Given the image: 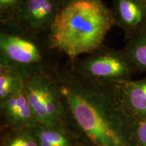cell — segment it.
I'll return each mask as SVG.
<instances>
[{"label": "cell", "mask_w": 146, "mask_h": 146, "mask_svg": "<svg viewBox=\"0 0 146 146\" xmlns=\"http://www.w3.org/2000/svg\"><path fill=\"white\" fill-rule=\"evenodd\" d=\"M123 50L137 72H146V29L128 39Z\"/></svg>", "instance_id": "10"}, {"label": "cell", "mask_w": 146, "mask_h": 146, "mask_svg": "<svg viewBox=\"0 0 146 146\" xmlns=\"http://www.w3.org/2000/svg\"><path fill=\"white\" fill-rule=\"evenodd\" d=\"M1 113L8 125L17 129H32L39 124L25 93L24 86L0 101Z\"/></svg>", "instance_id": "9"}, {"label": "cell", "mask_w": 146, "mask_h": 146, "mask_svg": "<svg viewBox=\"0 0 146 146\" xmlns=\"http://www.w3.org/2000/svg\"><path fill=\"white\" fill-rule=\"evenodd\" d=\"M120 110L130 119L146 117V78L113 84Z\"/></svg>", "instance_id": "7"}, {"label": "cell", "mask_w": 146, "mask_h": 146, "mask_svg": "<svg viewBox=\"0 0 146 146\" xmlns=\"http://www.w3.org/2000/svg\"><path fill=\"white\" fill-rule=\"evenodd\" d=\"M114 25L112 10L102 0H73L60 9L47 40L53 50L74 60L102 46Z\"/></svg>", "instance_id": "2"}, {"label": "cell", "mask_w": 146, "mask_h": 146, "mask_svg": "<svg viewBox=\"0 0 146 146\" xmlns=\"http://www.w3.org/2000/svg\"><path fill=\"white\" fill-rule=\"evenodd\" d=\"M61 8L60 0H23L16 22L32 33L47 36Z\"/></svg>", "instance_id": "6"}, {"label": "cell", "mask_w": 146, "mask_h": 146, "mask_svg": "<svg viewBox=\"0 0 146 146\" xmlns=\"http://www.w3.org/2000/svg\"><path fill=\"white\" fill-rule=\"evenodd\" d=\"M52 74L65 106L96 146H125L120 127L130 120L118 106L113 85L86 79L70 67L56 65Z\"/></svg>", "instance_id": "1"}, {"label": "cell", "mask_w": 146, "mask_h": 146, "mask_svg": "<svg viewBox=\"0 0 146 146\" xmlns=\"http://www.w3.org/2000/svg\"><path fill=\"white\" fill-rule=\"evenodd\" d=\"M69 66L80 76L97 84L111 85L129 81L137 71L123 50L103 45L85 58L70 60Z\"/></svg>", "instance_id": "4"}, {"label": "cell", "mask_w": 146, "mask_h": 146, "mask_svg": "<svg viewBox=\"0 0 146 146\" xmlns=\"http://www.w3.org/2000/svg\"><path fill=\"white\" fill-rule=\"evenodd\" d=\"M115 25L128 40L146 29V3L140 0H113Z\"/></svg>", "instance_id": "8"}, {"label": "cell", "mask_w": 146, "mask_h": 146, "mask_svg": "<svg viewBox=\"0 0 146 146\" xmlns=\"http://www.w3.org/2000/svg\"><path fill=\"white\" fill-rule=\"evenodd\" d=\"M47 36L28 31L17 22L1 24L0 62L16 68L23 76L33 73H50L56 64L50 60Z\"/></svg>", "instance_id": "3"}, {"label": "cell", "mask_w": 146, "mask_h": 146, "mask_svg": "<svg viewBox=\"0 0 146 146\" xmlns=\"http://www.w3.org/2000/svg\"><path fill=\"white\" fill-rule=\"evenodd\" d=\"M137 123L138 139L142 146H146V117L134 119Z\"/></svg>", "instance_id": "15"}, {"label": "cell", "mask_w": 146, "mask_h": 146, "mask_svg": "<svg viewBox=\"0 0 146 146\" xmlns=\"http://www.w3.org/2000/svg\"><path fill=\"white\" fill-rule=\"evenodd\" d=\"M23 86L39 125L60 127L65 114V104L52 72L33 73L25 76Z\"/></svg>", "instance_id": "5"}, {"label": "cell", "mask_w": 146, "mask_h": 146, "mask_svg": "<svg viewBox=\"0 0 146 146\" xmlns=\"http://www.w3.org/2000/svg\"><path fill=\"white\" fill-rule=\"evenodd\" d=\"M32 129L39 146H70L68 138L60 127L38 125Z\"/></svg>", "instance_id": "12"}, {"label": "cell", "mask_w": 146, "mask_h": 146, "mask_svg": "<svg viewBox=\"0 0 146 146\" xmlns=\"http://www.w3.org/2000/svg\"><path fill=\"white\" fill-rule=\"evenodd\" d=\"M23 87V77L18 71L6 64L0 62V101Z\"/></svg>", "instance_id": "11"}, {"label": "cell", "mask_w": 146, "mask_h": 146, "mask_svg": "<svg viewBox=\"0 0 146 146\" xmlns=\"http://www.w3.org/2000/svg\"><path fill=\"white\" fill-rule=\"evenodd\" d=\"M73 1V0H60V3H61V5H62V8L66 4H68V3H70V1Z\"/></svg>", "instance_id": "16"}, {"label": "cell", "mask_w": 146, "mask_h": 146, "mask_svg": "<svg viewBox=\"0 0 146 146\" xmlns=\"http://www.w3.org/2000/svg\"><path fill=\"white\" fill-rule=\"evenodd\" d=\"M23 0H0V23L6 24L17 21L18 12Z\"/></svg>", "instance_id": "13"}, {"label": "cell", "mask_w": 146, "mask_h": 146, "mask_svg": "<svg viewBox=\"0 0 146 146\" xmlns=\"http://www.w3.org/2000/svg\"><path fill=\"white\" fill-rule=\"evenodd\" d=\"M8 146H39L35 137L29 135H23L14 138Z\"/></svg>", "instance_id": "14"}, {"label": "cell", "mask_w": 146, "mask_h": 146, "mask_svg": "<svg viewBox=\"0 0 146 146\" xmlns=\"http://www.w3.org/2000/svg\"><path fill=\"white\" fill-rule=\"evenodd\" d=\"M140 1H143V2L146 3V0H140Z\"/></svg>", "instance_id": "17"}]
</instances>
